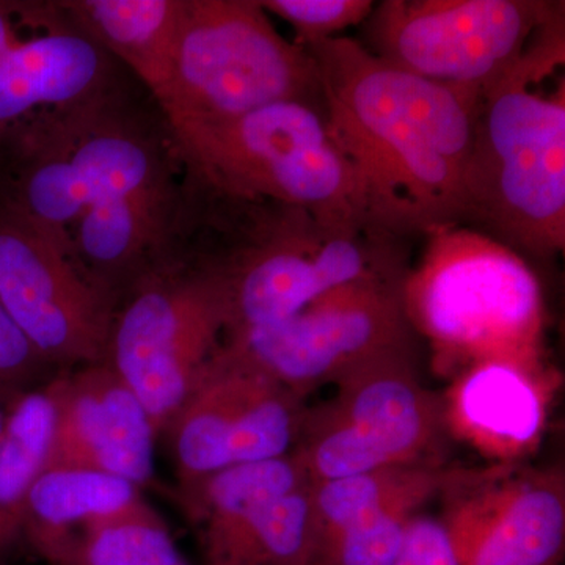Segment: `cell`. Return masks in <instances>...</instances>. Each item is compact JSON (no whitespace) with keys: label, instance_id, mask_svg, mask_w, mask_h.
Returning a JSON list of instances; mask_svg holds the SVG:
<instances>
[{"label":"cell","instance_id":"obj_1","mask_svg":"<svg viewBox=\"0 0 565 565\" xmlns=\"http://www.w3.org/2000/svg\"><path fill=\"white\" fill-rule=\"evenodd\" d=\"M307 52L327 128L359 178L367 223L403 241L462 223L482 96L408 73L349 36Z\"/></svg>","mask_w":565,"mask_h":565},{"label":"cell","instance_id":"obj_2","mask_svg":"<svg viewBox=\"0 0 565 565\" xmlns=\"http://www.w3.org/2000/svg\"><path fill=\"white\" fill-rule=\"evenodd\" d=\"M565 62V17L479 103L463 180L460 225L548 259L565 248V82L544 84Z\"/></svg>","mask_w":565,"mask_h":565},{"label":"cell","instance_id":"obj_3","mask_svg":"<svg viewBox=\"0 0 565 565\" xmlns=\"http://www.w3.org/2000/svg\"><path fill=\"white\" fill-rule=\"evenodd\" d=\"M210 200L211 225L223 241L204 259L225 285V337L286 321L341 286L405 278L411 269L404 241L381 230L330 232L300 207Z\"/></svg>","mask_w":565,"mask_h":565},{"label":"cell","instance_id":"obj_4","mask_svg":"<svg viewBox=\"0 0 565 565\" xmlns=\"http://www.w3.org/2000/svg\"><path fill=\"white\" fill-rule=\"evenodd\" d=\"M403 285L405 315L455 377L484 362L544 370L545 308L527 259L467 225L438 226Z\"/></svg>","mask_w":565,"mask_h":565},{"label":"cell","instance_id":"obj_5","mask_svg":"<svg viewBox=\"0 0 565 565\" xmlns=\"http://www.w3.org/2000/svg\"><path fill=\"white\" fill-rule=\"evenodd\" d=\"M169 129L180 158L204 191L300 207L330 232L374 228L367 223L359 178L319 107L275 103Z\"/></svg>","mask_w":565,"mask_h":565},{"label":"cell","instance_id":"obj_6","mask_svg":"<svg viewBox=\"0 0 565 565\" xmlns=\"http://www.w3.org/2000/svg\"><path fill=\"white\" fill-rule=\"evenodd\" d=\"M156 102L167 126L282 102L323 110L313 58L278 33L259 0H182L172 73Z\"/></svg>","mask_w":565,"mask_h":565},{"label":"cell","instance_id":"obj_7","mask_svg":"<svg viewBox=\"0 0 565 565\" xmlns=\"http://www.w3.org/2000/svg\"><path fill=\"white\" fill-rule=\"evenodd\" d=\"M18 129L20 173L0 204L62 243L93 204L174 185L158 141L111 107L109 90Z\"/></svg>","mask_w":565,"mask_h":565},{"label":"cell","instance_id":"obj_8","mask_svg":"<svg viewBox=\"0 0 565 565\" xmlns=\"http://www.w3.org/2000/svg\"><path fill=\"white\" fill-rule=\"evenodd\" d=\"M228 303L210 262H166L118 299L103 362L125 382L159 437L221 348Z\"/></svg>","mask_w":565,"mask_h":565},{"label":"cell","instance_id":"obj_9","mask_svg":"<svg viewBox=\"0 0 565 565\" xmlns=\"http://www.w3.org/2000/svg\"><path fill=\"white\" fill-rule=\"evenodd\" d=\"M334 386L332 399L308 407L292 451L311 484L394 465L441 462V401L422 384L415 349L379 356Z\"/></svg>","mask_w":565,"mask_h":565},{"label":"cell","instance_id":"obj_10","mask_svg":"<svg viewBox=\"0 0 565 565\" xmlns=\"http://www.w3.org/2000/svg\"><path fill=\"white\" fill-rule=\"evenodd\" d=\"M564 13L550 0H384L359 41L408 73L484 96Z\"/></svg>","mask_w":565,"mask_h":565},{"label":"cell","instance_id":"obj_11","mask_svg":"<svg viewBox=\"0 0 565 565\" xmlns=\"http://www.w3.org/2000/svg\"><path fill=\"white\" fill-rule=\"evenodd\" d=\"M404 280L341 286L286 321L226 334L223 344L307 399L319 386L334 385L379 356L415 349Z\"/></svg>","mask_w":565,"mask_h":565},{"label":"cell","instance_id":"obj_12","mask_svg":"<svg viewBox=\"0 0 565 565\" xmlns=\"http://www.w3.org/2000/svg\"><path fill=\"white\" fill-rule=\"evenodd\" d=\"M305 401L222 341L163 434L178 487L291 455L308 411Z\"/></svg>","mask_w":565,"mask_h":565},{"label":"cell","instance_id":"obj_13","mask_svg":"<svg viewBox=\"0 0 565 565\" xmlns=\"http://www.w3.org/2000/svg\"><path fill=\"white\" fill-rule=\"evenodd\" d=\"M0 303L57 373L103 362L117 299L81 273L58 237L2 204Z\"/></svg>","mask_w":565,"mask_h":565},{"label":"cell","instance_id":"obj_14","mask_svg":"<svg viewBox=\"0 0 565 565\" xmlns=\"http://www.w3.org/2000/svg\"><path fill=\"white\" fill-rule=\"evenodd\" d=\"M462 565H561L565 476L561 468L486 465L441 494Z\"/></svg>","mask_w":565,"mask_h":565},{"label":"cell","instance_id":"obj_15","mask_svg":"<svg viewBox=\"0 0 565 565\" xmlns=\"http://www.w3.org/2000/svg\"><path fill=\"white\" fill-rule=\"evenodd\" d=\"M111 61L61 2L0 0V143L109 90Z\"/></svg>","mask_w":565,"mask_h":565},{"label":"cell","instance_id":"obj_16","mask_svg":"<svg viewBox=\"0 0 565 565\" xmlns=\"http://www.w3.org/2000/svg\"><path fill=\"white\" fill-rule=\"evenodd\" d=\"M47 388L55 408L47 468L98 471L139 489L150 484L159 435L139 397L106 363L58 371Z\"/></svg>","mask_w":565,"mask_h":565},{"label":"cell","instance_id":"obj_17","mask_svg":"<svg viewBox=\"0 0 565 565\" xmlns=\"http://www.w3.org/2000/svg\"><path fill=\"white\" fill-rule=\"evenodd\" d=\"M557 384V375L548 367L476 363L455 375L440 397L445 433L490 465H520L544 438Z\"/></svg>","mask_w":565,"mask_h":565},{"label":"cell","instance_id":"obj_18","mask_svg":"<svg viewBox=\"0 0 565 565\" xmlns=\"http://www.w3.org/2000/svg\"><path fill=\"white\" fill-rule=\"evenodd\" d=\"M145 500L132 482L81 468H47L25 505L22 539L40 556L63 565L85 531Z\"/></svg>","mask_w":565,"mask_h":565},{"label":"cell","instance_id":"obj_19","mask_svg":"<svg viewBox=\"0 0 565 565\" xmlns=\"http://www.w3.org/2000/svg\"><path fill=\"white\" fill-rule=\"evenodd\" d=\"M82 32L120 58L159 99L172 73L182 0H70L61 2Z\"/></svg>","mask_w":565,"mask_h":565},{"label":"cell","instance_id":"obj_20","mask_svg":"<svg viewBox=\"0 0 565 565\" xmlns=\"http://www.w3.org/2000/svg\"><path fill=\"white\" fill-rule=\"evenodd\" d=\"M311 484L299 457L237 465L178 487V500L200 548L215 544L278 498Z\"/></svg>","mask_w":565,"mask_h":565},{"label":"cell","instance_id":"obj_21","mask_svg":"<svg viewBox=\"0 0 565 565\" xmlns=\"http://www.w3.org/2000/svg\"><path fill=\"white\" fill-rule=\"evenodd\" d=\"M470 473L445 462L394 465L311 484L318 548L364 516L401 501L430 503Z\"/></svg>","mask_w":565,"mask_h":565},{"label":"cell","instance_id":"obj_22","mask_svg":"<svg viewBox=\"0 0 565 565\" xmlns=\"http://www.w3.org/2000/svg\"><path fill=\"white\" fill-rule=\"evenodd\" d=\"M54 426L47 382L11 397L0 433V556L22 539L25 505L50 462Z\"/></svg>","mask_w":565,"mask_h":565},{"label":"cell","instance_id":"obj_23","mask_svg":"<svg viewBox=\"0 0 565 565\" xmlns=\"http://www.w3.org/2000/svg\"><path fill=\"white\" fill-rule=\"evenodd\" d=\"M316 553L311 484L278 498L222 541L200 550L202 565H313Z\"/></svg>","mask_w":565,"mask_h":565},{"label":"cell","instance_id":"obj_24","mask_svg":"<svg viewBox=\"0 0 565 565\" xmlns=\"http://www.w3.org/2000/svg\"><path fill=\"white\" fill-rule=\"evenodd\" d=\"M63 565H191L162 516L139 504L81 535Z\"/></svg>","mask_w":565,"mask_h":565},{"label":"cell","instance_id":"obj_25","mask_svg":"<svg viewBox=\"0 0 565 565\" xmlns=\"http://www.w3.org/2000/svg\"><path fill=\"white\" fill-rule=\"evenodd\" d=\"M424 508L419 501H401L364 516L319 545L313 565H392L412 519Z\"/></svg>","mask_w":565,"mask_h":565},{"label":"cell","instance_id":"obj_26","mask_svg":"<svg viewBox=\"0 0 565 565\" xmlns=\"http://www.w3.org/2000/svg\"><path fill=\"white\" fill-rule=\"evenodd\" d=\"M266 13L291 25L292 43L307 47L340 39L348 29L362 25L373 13V0H259Z\"/></svg>","mask_w":565,"mask_h":565},{"label":"cell","instance_id":"obj_27","mask_svg":"<svg viewBox=\"0 0 565 565\" xmlns=\"http://www.w3.org/2000/svg\"><path fill=\"white\" fill-rule=\"evenodd\" d=\"M50 371L57 373L0 303V392L17 394L46 384Z\"/></svg>","mask_w":565,"mask_h":565},{"label":"cell","instance_id":"obj_28","mask_svg":"<svg viewBox=\"0 0 565 565\" xmlns=\"http://www.w3.org/2000/svg\"><path fill=\"white\" fill-rule=\"evenodd\" d=\"M392 565H462V561L441 516L422 511L412 519Z\"/></svg>","mask_w":565,"mask_h":565},{"label":"cell","instance_id":"obj_29","mask_svg":"<svg viewBox=\"0 0 565 565\" xmlns=\"http://www.w3.org/2000/svg\"><path fill=\"white\" fill-rule=\"evenodd\" d=\"M13 396L14 394L0 392V433H2L3 423H6L7 408H9Z\"/></svg>","mask_w":565,"mask_h":565}]
</instances>
